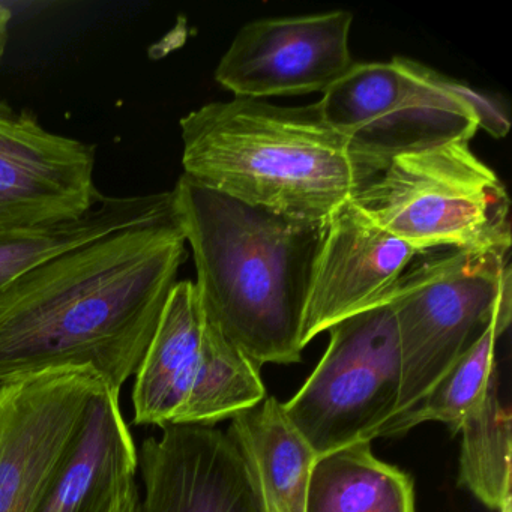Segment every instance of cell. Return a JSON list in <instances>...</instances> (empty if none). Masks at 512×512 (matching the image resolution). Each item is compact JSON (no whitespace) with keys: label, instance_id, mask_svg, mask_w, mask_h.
<instances>
[{"label":"cell","instance_id":"6da1fadb","mask_svg":"<svg viewBox=\"0 0 512 512\" xmlns=\"http://www.w3.org/2000/svg\"><path fill=\"white\" fill-rule=\"evenodd\" d=\"M178 215L41 263L0 293V385L91 370L121 391L145 358L187 257Z\"/></svg>","mask_w":512,"mask_h":512},{"label":"cell","instance_id":"7a4b0ae2","mask_svg":"<svg viewBox=\"0 0 512 512\" xmlns=\"http://www.w3.org/2000/svg\"><path fill=\"white\" fill-rule=\"evenodd\" d=\"M203 313L257 367L301 362V329L325 223L248 205L193 181L173 188Z\"/></svg>","mask_w":512,"mask_h":512},{"label":"cell","instance_id":"3957f363","mask_svg":"<svg viewBox=\"0 0 512 512\" xmlns=\"http://www.w3.org/2000/svg\"><path fill=\"white\" fill-rule=\"evenodd\" d=\"M184 175L292 220L323 224L370 181L319 103L235 97L181 119Z\"/></svg>","mask_w":512,"mask_h":512},{"label":"cell","instance_id":"277c9868","mask_svg":"<svg viewBox=\"0 0 512 512\" xmlns=\"http://www.w3.org/2000/svg\"><path fill=\"white\" fill-rule=\"evenodd\" d=\"M317 103L371 178L406 152L509 130L487 98L406 58L355 62Z\"/></svg>","mask_w":512,"mask_h":512},{"label":"cell","instance_id":"5b68a950","mask_svg":"<svg viewBox=\"0 0 512 512\" xmlns=\"http://www.w3.org/2000/svg\"><path fill=\"white\" fill-rule=\"evenodd\" d=\"M508 254H434L407 268L377 299L374 305H389L394 313L400 340L395 416L416 406L490 326L505 334L512 301Z\"/></svg>","mask_w":512,"mask_h":512},{"label":"cell","instance_id":"8992f818","mask_svg":"<svg viewBox=\"0 0 512 512\" xmlns=\"http://www.w3.org/2000/svg\"><path fill=\"white\" fill-rule=\"evenodd\" d=\"M352 200L419 254L434 248L511 250L508 191L469 142L398 155Z\"/></svg>","mask_w":512,"mask_h":512},{"label":"cell","instance_id":"52a82bcc","mask_svg":"<svg viewBox=\"0 0 512 512\" xmlns=\"http://www.w3.org/2000/svg\"><path fill=\"white\" fill-rule=\"evenodd\" d=\"M134 424L206 425L262 403L259 367L206 319L193 281H178L134 374Z\"/></svg>","mask_w":512,"mask_h":512},{"label":"cell","instance_id":"ba28073f","mask_svg":"<svg viewBox=\"0 0 512 512\" xmlns=\"http://www.w3.org/2000/svg\"><path fill=\"white\" fill-rule=\"evenodd\" d=\"M328 349L284 415L316 457L370 442L397 412L401 352L389 305L377 304L328 329Z\"/></svg>","mask_w":512,"mask_h":512},{"label":"cell","instance_id":"9c48e42d","mask_svg":"<svg viewBox=\"0 0 512 512\" xmlns=\"http://www.w3.org/2000/svg\"><path fill=\"white\" fill-rule=\"evenodd\" d=\"M109 385L91 370H59L0 385V512H35Z\"/></svg>","mask_w":512,"mask_h":512},{"label":"cell","instance_id":"30bf717a","mask_svg":"<svg viewBox=\"0 0 512 512\" xmlns=\"http://www.w3.org/2000/svg\"><path fill=\"white\" fill-rule=\"evenodd\" d=\"M97 149L46 130L28 109L0 100V232L77 220L103 194Z\"/></svg>","mask_w":512,"mask_h":512},{"label":"cell","instance_id":"8fae6325","mask_svg":"<svg viewBox=\"0 0 512 512\" xmlns=\"http://www.w3.org/2000/svg\"><path fill=\"white\" fill-rule=\"evenodd\" d=\"M353 14L337 10L247 23L215 70L238 98L325 92L355 64L349 49Z\"/></svg>","mask_w":512,"mask_h":512},{"label":"cell","instance_id":"7c38bea8","mask_svg":"<svg viewBox=\"0 0 512 512\" xmlns=\"http://www.w3.org/2000/svg\"><path fill=\"white\" fill-rule=\"evenodd\" d=\"M415 248L374 224L350 199L325 223L302 319L301 344L376 304L415 257Z\"/></svg>","mask_w":512,"mask_h":512},{"label":"cell","instance_id":"4fadbf2b","mask_svg":"<svg viewBox=\"0 0 512 512\" xmlns=\"http://www.w3.org/2000/svg\"><path fill=\"white\" fill-rule=\"evenodd\" d=\"M140 512H260L229 434L206 425H167L139 451Z\"/></svg>","mask_w":512,"mask_h":512},{"label":"cell","instance_id":"5bb4252c","mask_svg":"<svg viewBox=\"0 0 512 512\" xmlns=\"http://www.w3.org/2000/svg\"><path fill=\"white\" fill-rule=\"evenodd\" d=\"M121 391L104 386L35 512H112L137 484L139 451L121 409Z\"/></svg>","mask_w":512,"mask_h":512},{"label":"cell","instance_id":"9a60e30c","mask_svg":"<svg viewBox=\"0 0 512 512\" xmlns=\"http://www.w3.org/2000/svg\"><path fill=\"white\" fill-rule=\"evenodd\" d=\"M244 460L260 512H307L308 478L316 454L266 397L232 419L229 431Z\"/></svg>","mask_w":512,"mask_h":512},{"label":"cell","instance_id":"2e32d148","mask_svg":"<svg viewBox=\"0 0 512 512\" xmlns=\"http://www.w3.org/2000/svg\"><path fill=\"white\" fill-rule=\"evenodd\" d=\"M176 214L173 191L146 196H104L77 220L0 232V293L46 260L118 230L145 226Z\"/></svg>","mask_w":512,"mask_h":512},{"label":"cell","instance_id":"e0dca14e","mask_svg":"<svg viewBox=\"0 0 512 512\" xmlns=\"http://www.w3.org/2000/svg\"><path fill=\"white\" fill-rule=\"evenodd\" d=\"M307 512H415L412 478L353 443L314 460Z\"/></svg>","mask_w":512,"mask_h":512},{"label":"cell","instance_id":"ac0fdd59","mask_svg":"<svg viewBox=\"0 0 512 512\" xmlns=\"http://www.w3.org/2000/svg\"><path fill=\"white\" fill-rule=\"evenodd\" d=\"M458 431L461 484L491 511L512 512L511 413L499 398V376Z\"/></svg>","mask_w":512,"mask_h":512},{"label":"cell","instance_id":"d6986e66","mask_svg":"<svg viewBox=\"0 0 512 512\" xmlns=\"http://www.w3.org/2000/svg\"><path fill=\"white\" fill-rule=\"evenodd\" d=\"M499 337L502 335L496 326H490L416 406L385 424L379 437L403 436L410 428L430 421L443 422L457 433L467 413L484 398L491 382L499 376L494 361Z\"/></svg>","mask_w":512,"mask_h":512},{"label":"cell","instance_id":"ffe728a7","mask_svg":"<svg viewBox=\"0 0 512 512\" xmlns=\"http://www.w3.org/2000/svg\"><path fill=\"white\" fill-rule=\"evenodd\" d=\"M13 22V11L7 5L0 4V65L4 62L10 41V25Z\"/></svg>","mask_w":512,"mask_h":512},{"label":"cell","instance_id":"44dd1931","mask_svg":"<svg viewBox=\"0 0 512 512\" xmlns=\"http://www.w3.org/2000/svg\"><path fill=\"white\" fill-rule=\"evenodd\" d=\"M140 499H142V496H140L139 485L134 484L121 497L112 512H140Z\"/></svg>","mask_w":512,"mask_h":512}]
</instances>
